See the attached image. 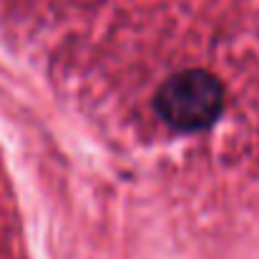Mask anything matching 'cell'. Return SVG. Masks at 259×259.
I'll use <instances>...</instances> for the list:
<instances>
[{
    "label": "cell",
    "mask_w": 259,
    "mask_h": 259,
    "mask_svg": "<svg viewBox=\"0 0 259 259\" xmlns=\"http://www.w3.org/2000/svg\"><path fill=\"white\" fill-rule=\"evenodd\" d=\"M224 108V88L206 71H184L171 76L156 96V111L176 131H201L211 126Z\"/></svg>",
    "instance_id": "6da1fadb"
}]
</instances>
